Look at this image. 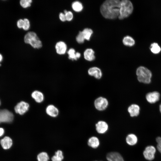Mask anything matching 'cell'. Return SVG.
<instances>
[{
    "label": "cell",
    "instance_id": "1",
    "mask_svg": "<svg viewBox=\"0 0 161 161\" xmlns=\"http://www.w3.org/2000/svg\"><path fill=\"white\" fill-rule=\"evenodd\" d=\"M121 1L119 0H107L101 5L100 12L105 18L113 19L119 15Z\"/></svg>",
    "mask_w": 161,
    "mask_h": 161
},
{
    "label": "cell",
    "instance_id": "2",
    "mask_svg": "<svg viewBox=\"0 0 161 161\" xmlns=\"http://www.w3.org/2000/svg\"><path fill=\"white\" fill-rule=\"evenodd\" d=\"M133 7L131 2L128 0L121 1L119 19H123L129 16L132 12Z\"/></svg>",
    "mask_w": 161,
    "mask_h": 161
},
{
    "label": "cell",
    "instance_id": "3",
    "mask_svg": "<svg viewBox=\"0 0 161 161\" xmlns=\"http://www.w3.org/2000/svg\"><path fill=\"white\" fill-rule=\"evenodd\" d=\"M136 75L139 82L145 83H149L151 82L152 74L146 68L142 66L139 67L136 71Z\"/></svg>",
    "mask_w": 161,
    "mask_h": 161
},
{
    "label": "cell",
    "instance_id": "4",
    "mask_svg": "<svg viewBox=\"0 0 161 161\" xmlns=\"http://www.w3.org/2000/svg\"><path fill=\"white\" fill-rule=\"evenodd\" d=\"M24 39L26 43L30 44L34 48L39 49L42 46L41 41L34 32H27L25 35Z\"/></svg>",
    "mask_w": 161,
    "mask_h": 161
},
{
    "label": "cell",
    "instance_id": "5",
    "mask_svg": "<svg viewBox=\"0 0 161 161\" xmlns=\"http://www.w3.org/2000/svg\"><path fill=\"white\" fill-rule=\"evenodd\" d=\"M14 115L12 112L6 109H0V123H10L13 120Z\"/></svg>",
    "mask_w": 161,
    "mask_h": 161
},
{
    "label": "cell",
    "instance_id": "6",
    "mask_svg": "<svg viewBox=\"0 0 161 161\" xmlns=\"http://www.w3.org/2000/svg\"><path fill=\"white\" fill-rule=\"evenodd\" d=\"M94 103L95 107L97 110L102 111L106 109L108 106L109 102L106 98L100 97L95 100Z\"/></svg>",
    "mask_w": 161,
    "mask_h": 161
},
{
    "label": "cell",
    "instance_id": "7",
    "mask_svg": "<svg viewBox=\"0 0 161 161\" xmlns=\"http://www.w3.org/2000/svg\"><path fill=\"white\" fill-rule=\"evenodd\" d=\"M29 104L24 101H21L18 103L14 108L15 112L20 115H23L28 110Z\"/></svg>",
    "mask_w": 161,
    "mask_h": 161
},
{
    "label": "cell",
    "instance_id": "8",
    "mask_svg": "<svg viewBox=\"0 0 161 161\" xmlns=\"http://www.w3.org/2000/svg\"><path fill=\"white\" fill-rule=\"evenodd\" d=\"M155 152L156 149L154 146H148L145 148L143 152V155L146 160H152L154 158Z\"/></svg>",
    "mask_w": 161,
    "mask_h": 161
},
{
    "label": "cell",
    "instance_id": "9",
    "mask_svg": "<svg viewBox=\"0 0 161 161\" xmlns=\"http://www.w3.org/2000/svg\"><path fill=\"white\" fill-rule=\"evenodd\" d=\"M96 130L99 134H103L106 132L108 129V125L104 121H99L95 124Z\"/></svg>",
    "mask_w": 161,
    "mask_h": 161
},
{
    "label": "cell",
    "instance_id": "10",
    "mask_svg": "<svg viewBox=\"0 0 161 161\" xmlns=\"http://www.w3.org/2000/svg\"><path fill=\"white\" fill-rule=\"evenodd\" d=\"M108 161H124L122 155L117 152H111L108 153L106 156Z\"/></svg>",
    "mask_w": 161,
    "mask_h": 161
},
{
    "label": "cell",
    "instance_id": "11",
    "mask_svg": "<svg viewBox=\"0 0 161 161\" xmlns=\"http://www.w3.org/2000/svg\"><path fill=\"white\" fill-rule=\"evenodd\" d=\"M88 74L91 76H93L97 79H100L102 75L101 69L97 67L90 68L88 71Z\"/></svg>",
    "mask_w": 161,
    "mask_h": 161
},
{
    "label": "cell",
    "instance_id": "12",
    "mask_svg": "<svg viewBox=\"0 0 161 161\" xmlns=\"http://www.w3.org/2000/svg\"><path fill=\"white\" fill-rule=\"evenodd\" d=\"M160 97L159 93L156 91L149 92L146 95L147 101L151 103H154L158 101Z\"/></svg>",
    "mask_w": 161,
    "mask_h": 161
},
{
    "label": "cell",
    "instance_id": "13",
    "mask_svg": "<svg viewBox=\"0 0 161 161\" xmlns=\"http://www.w3.org/2000/svg\"><path fill=\"white\" fill-rule=\"evenodd\" d=\"M46 111L48 115L52 117H56L59 113L58 108L52 105H48L46 108Z\"/></svg>",
    "mask_w": 161,
    "mask_h": 161
},
{
    "label": "cell",
    "instance_id": "14",
    "mask_svg": "<svg viewBox=\"0 0 161 161\" xmlns=\"http://www.w3.org/2000/svg\"><path fill=\"white\" fill-rule=\"evenodd\" d=\"M57 53L59 55L65 53L67 49V46L64 42L60 41L57 42L55 46Z\"/></svg>",
    "mask_w": 161,
    "mask_h": 161
},
{
    "label": "cell",
    "instance_id": "15",
    "mask_svg": "<svg viewBox=\"0 0 161 161\" xmlns=\"http://www.w3.org/2000/svg\"><path fill=\"white\" fill-rule=\"evenodd\" d=\"M140 108L137 105L133 104L128 109V111L130 116L132 117L138 116L140 113Z\"/></svg>",
    "mask_w": 161,
    "mask_h": 161
},
{
    "label": "cell",
    "instance_id": "16",
    "mask_svg": "<svg viewBox=\"0 0 161 161\" xmlns=\"http://www.w3.org/2000/svg\"><path fill=\"white\" fill-rule=\"evenodd\" d=\"M95 52L91 48H88L85 50L83 53L84 58L88 61H92L95 60Z\"/></svg>",
    "mask_w": 161,
    "mask_h": 161
},
{
    "label": "cell",
    "instance_id": "17",
    "mask_svg": "<svg viewBox=\"0 0 161 161\" xmlns=\"http://www.w3.org/2000/svg\"><path fill=\"white\" fill-rule=\"evenodd\" d=\"M2 147L5 149L10 148L13 144L11 139L8 137H5L0 141Z\"/></svg>",
    "mask_w": 161,
    "mask_h": 161
},
{
    "label": "cell",
    "instance_id": "18",
    "mask_svg": "<svg viewBox=\"0 0 161 161\" xmlns=\"http://www.w3.org/2000/svg\"><path fill=\"white\" fill-rule=\"evenodd\" d=\"M31 96L35 101L38 103L42 102L44 100V97L43 94L38 90L33 91L32 93Z\"/></svg>",
    "mask_w": 161,
    "mask_h": 161
},
{
    "label": "cell",
    "instance_id": "19",
    "mask_svg": "<svg viewBox=\"0 0 161 161\" xmlns=\"http://www.w3.org/2000/svg\"><path fill=\"white\" fill-rule=\"evenodd\" d=\"M87 144L91 148H96L99 145L100 141L97 137L95 136H92L89 139Z\"/></svg>",
    "mask_w": 161,
    "mask_h": 161
},
{
    "label": "cell",
    "instance_id": "20",
    "mask_svg": "<svg viewBox=\"0 0 161 161\" xmlns=\"http://www.w3.org/2000/svg\"><path fill=\"white\" fill-rule=\"evenodd\" d=\"M126 143L130 145H133L136 144L137 141V137L133 134H128L126 138Z\"/></svg>",
    "mask_w": 161,
    "mask_h": 161
},
{
    "label": "cell",
    "instance_id": "21",
    "mask_svg": "<svg viewBox=\"0 0 161 161\" xmlns=\"http://www.w3.org/2000/svg\"><path fill=\"white\" fill-rule=\"evenodd\" d=\"M67 53L69 55V58L72 60H77L81 56L80 53L76 52L75 50L73 48L70 49L67 52Z\"/></svg>",
    "mask_w": 161,
    "mask_h": 161
},
{
    "label": "cell",
    "instance_id": "22",
    "mask_svg": "<svg viewBox=\"0 0 161 161\" xmlns=\"http://www.w3.org/2000/svg\"><path fill=\"white\" fill-rule=\"evenodd\" d=\"M123 43L125 46L131 47L134 44L135 41L132 37L127 35L123 38Z\"/></svg>",
    "mask_w": 161,
    "mask_h": 161
},
{
    "label": "cell",
    "instance_id": "23",
    "mask_svg": "<svg viewBox=\"0 0 161 161\" xmlns=\"http://www.w3.org/2000/svg\"><path fill=\"white\" fill-rule=\"evenodd\" d=\"M73 10L76 12H80L83 9V6L82 4L78 1L73 2L72 5Z\"/></svg>",
    "mask_w": 161,
    "mask_h": 161
},
{
    "label": "cell",
    "instance_id": "24",
    "mask_svg": "<svg viewBox=\"0 0 161 161\" xmlns=\"http://www.w3.org/2000/svg\"><path fill=\"white\" fill-rule=\"evenodd\" d=\"M83 35L85 40L89 41L93 33L92 30L90 28H85L82 31Z\"/></svg>",
    "mask_w": 161,
    "mask_h": 161
},
{
    "label": "cell",
    "instance_id": "25",
    "mask_svg": "<svg viewBox=\"0 0 161 161\" xmlns=\"http://www.w3.org/2000/svg\"><path fill=\"white\" fill-rule=\"evenodd\" d=\"M64 156L61 150H58L55 152V155L52 158V161H62Z\"/></svg>",
    "mask_w": 161,
    "mask_h": 161
},
{
    "label": "cell",
    "instance_id": "26",
    "mask_svg": "<svg viewBox=\"0 0 161 161\" xmlns=\"http://www.w3.org/2000/svg\"><path fill=\"white\" fill-rule=\"evenodd\" d=\"M150 49L152 52L154 54L159 53L161 50V49L158 44L156 43H154L151 44Z\"/></svg>",
    "mask_w": 161,
    "mask_h": 161
},
{
    "label": "cell",
    "instance_id": "27",
    "mask_svg": "<svg viewBox=\"0 0 161 161\" xmlns=\"http://www.w3.org/2000/svg\"><path fill=\"white\" fill-rule=\"evenodd\" d=\"M37 158L38 161H48L49 157L47 153L43 152L38 155Z\"/></svg>",
    "mask_w": 161,
    "mask_h": 161
},
{
    "label": "cell",
    "instance_id": "28",
    "mask_svg": "<svg viewBox=\"0 0 161 161\" xmlns=\"http://www.w3.org/2000/svg\"><path fill=\"white\" fill-rule=\"evenodd\" d=\"M32 1L31 0H21L20 3L23 7L26 8L30 6Z\"/></svg>",
    "mask_w": 161,
    "mask_h": 161
},
{
    "label": "cell",
    "instance_id": "29",
    "mask_svg": "<svg viewBox=\"0 0 161 161\" xmlns=\"http://www.w3.org/2000/svg\"><path fill=\"white\" fill-rule=\"evenodd\" d=\"M76 39L77 41L79 44L83 43L84 42L85 40L83 35L82 31L79 32Z\"/></svg>",
    "mask_w": 161,
    "mask_h": 161
},
{
    "label": "cell",
    "instance_id": "30",
    "mask_svg": "<svg viewBox=\"0 0 161 161\" xmlns=\"http://www.w3.org/2000/svg\"><path fill=\"white\" fill-rule=\"evenodd\" d=\"M23 20L24 25L22 28L25 30H28L30 27V21L27 18H24Z\"/></svg>",
    "mask_w": 161,
    "mask_h": 161
},
{
    "label": "cell",
    "instance_id": "31",
    "mask_svg": "<svg viewBox=\"0 0 161 161\" xmlns=\"http://www.w3.org/2000/svg\"><path fill=\"white\" fill-rule=\"evenodd\" d=\"M65 14V15L66 21H70L73 18V14L71 11H67V12Z\"/></svg>",
    "mask_w": 161,
    "mask_h": 161
},
{
    "label": "cell",
    "instance_id": "32",
    "mask_svg": "<svg viewBox=\"0 0 161 161\" xmlns=\"http://www.w3.org/2000/svg\"><path fill=\"white\" fill-rule=\"evenodd\" d=\"M156 141L157 143V148L159 151L161 153V137H158L157 138Z\"/></svg>",
    "mask_w": 161,
    "mask_h": 161
},
{
    "label": "cell",
    "instance_id": "33",
    "mask_svg": "<svg viewBox=\"0 0 161 161\" xmlns=\"http://www.w3.org/2000/svg\"><path fill=\"white\" fill-rule=\"evenodd\" d=\"M17 26L19 28H23L24 25V20L22 19L19 20L17 22Z\"/></svg>",
    "mask_w": 161,
    "mask_h": 161
},
{
    "label": "cell",
    "instance_id": "34",
    "mask_svg": "<svg viewBox=\"0 0 161 161\" xmlns=\"http://www.w3.org/2000/svg\"><path fill=\"white\" fill-rule=\"evenodd\" d=\"M59 17L60 20L62 21H66L65 15L63 13H60L59 15Z\"/></svg>",
    "mask_w": 161,
    "mask_h": 161
},
{
    "label": "cell",
    "instance_id": "35",
    "mask_svg": "<svg viewBox=\"0 0 161 161\" xmlns=\"http://www.w3.org/2000/svg\"><path fill=\"white\" fill-rule=\"evenodd\" d=\"M4 133V130L2 128H0V137L2 136Z\"/></svg>",
    "mask_w": 161,
    "mask_h": 161
},
{
    "label": "cell",
    "instance_id": "36",
    "mask_svg": "<svg viewBox=\"0 0 161 161\" xmlns=\"http://www.w3.org/2000/svg\"><path fill=\"white\" fill-rule=\"evenodd\" d=\"M2 60V56L1 54H0V62H1Z\"/></svg>",
    "mask_w": 161,
    "mask_h": 161
},
{
    "label": "cell",
    "instance_id": "37",
    "mask_svg": "<svg viewBox=\"0 0 161 161\" xmlns=\"http://www.w3.org/2000/svg\"><path fill=\"white\" fill-rule=\"evenodd\" d=\"M160 111L161 113V104H160Z\"/></svg>",
    "mask_w": 161,
    "mask_h": 161
},
{
    "label": "cell",
    "instance_id": "38",
    "mask_svg": "<svg viewBox=\"0 0 161 161\" xmlns=\"http://www.w3.org/2000/svg\"><path fill=\"white\" fill-rule=\"evenodd\" d=\"M67 12V11L66 10H65L64 11V14H66Z\"/></svg>",
    "mask_w": 161,
    "mask_h": 161
},
{
    "label": "cell",
    "instance_id": "39",
    "mask_svg": "<svg viewBox=\"0 0 161 161\" xmlns=\"http://www.w3.org/2000/svg\"><path fill=\"white\" fill-rule=\"evenodd\" d=\"M1 66V64H0V66Z\"/></svg>",
    "mask_w": 161,
    "mask_h": 161
},
{
    "label": "cell",
    "instance_id": "40",
    "mask_svg": "<svg viewBox=\"0 0 161 161\" xmlns=\"http://www.w3.org/2000/svg\"></svg>",
    "mask_w": 161,
    "mask_h": 161
},
{
    "label": "cell",
    "instance_id": "41",
    "mask_svg": "<svg viewBox=\"0 0 161 161\" xmlns=\"http://www.w3.org/2000/svg\"></svg>",
    "mask_w": 161,
    "mask_h": 161
}]
</instances>
